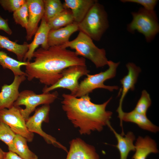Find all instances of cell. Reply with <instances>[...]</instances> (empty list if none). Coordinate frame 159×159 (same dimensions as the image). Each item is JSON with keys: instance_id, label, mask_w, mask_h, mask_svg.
Here are the masks:
<instances>
[{"instance_id": "obj_4", "label": "cell", "mask_w": 159, "mask_h": 159, "mask_svg": "<svg viewBox=\"0 0 159 159\" xmlns=\"http://www.w3.org/2000/svg\"><path fill=\"white\" fill-rule=\"evenodd\" d=\"M61 46L74 50L77 55L88 59L97 68L107 64L108 60L105 49L98 47L92 39L82 32L80 31L74 39Z\"/></svg>"}, {"instance_id": "obj_20", "label": "cell", "mask_w": 159, "mask_h": 159, "mask_svg": "<svg viewBox=\"0 0 159 159\" xmlns=\"http://www.w3.org/2000/svg\"><path fill=\"white\" fill-rule=\"evenodd\" d=\"M108 126L113 133L117 140V144L115 147L119 151L120 159H127L130 152L135 150V146L133 143L135 137L134 134L131 131H129L124 136L117 132L110 124Z\"/></svg>"}, {"instance_id": "obj_33", "label": "cell", "mask_w": 159, "mask_h": 159, "mask_svg": "<svg viewBox=\"0 0 159 159\" xmlns=\"http://www.w3.org/2000/svg\"><path fill=\"white\" fill-rule=\"evenodd\" d=\"M5 152L0 148V159H4Z\"/></svg>"}, {"instance_id": "obj_13", "label": "cell", "mask_w": 159, "mask_h": 159, "mask_svg": "<svg viewBox=\"0 0 159 159\" xmlns=\"http://www.w3.org/2000/svg\"><path fill=\"white\" fill-rule=\"evenodd\" d=\"M24 75L14 76L12 83L9 85H4L0 92V109H9L13 106L18 99L20 85L26 79Z\"/></svg>"}, {"instance_id": "obj_3", "label": "cell", "mask_w": 159, "mask_h": 159, "mask_svg": "<svg viewBox=\"0 0 159 159\" xmlns=\"http://www.w3.org/2000/svg\"><path fill=\"white\" fill-rule=\"evenodd\" d=\"M78 26L80 31L92 40L100 41L109 27L108 15L104 6L96 1Z\"/></svg>"}, {"instance_id": "obj_19", "label": "cell", "mask_w": 159, "mask_h": 159, "mask_svg": "<svg viewBox=\"0 0 159 159\" xmlns=\"http://www.w3.org/2000/svg\"><path fill=\"white\" fill-rule=\"evenodd\" d=\"M135 145V153L132 159H146L150 154L157 153L159 151L155 141L149 136H139Z\"/></svg>"}, {"instance_id": "obj_8", "label": "cell", "mask_w": 159, "mask_h": 159, "mask_svg": "<svg viewBox=\"0 0 159 159\" xmlns=\"http://www.w3.org/2000/svg\"><path fill=\"white\" fill-rule=\"evenodd\" d=\"M90 72L86 65H76L69 67L62 71V77L55 83L49 87L45 86L43 93L50 92L55 89L62 88L69 90L70 95L74 96L79 88L78 80L81 77Z\"/></svg>"}, {"instance_id": "obj_9", "label": "cell", "mask_w": 159, "mask_h": 159, "mask_svg": "<svg viewBox=\"0 0 159 159\" xmlns=\"http://www.w3.org/2000/svg\"><path fill=\"white\" fill-rule=\"evenodd\" d=\"M50 110L49 105H44L36 109L34 115L29 117L26 120V127L30 132L37 133L42 137L47 143L61 148L67 153L68 151L65 147L57 141L55 138L47 134L42 130V123L49 122Z\"/></svg>"}, {"instance_id": "obj_27", "label": "cell", "mask_w": 159, "mask_h": 159, "mask_svg": "<svg viewBox=\"0 0 159 159\" xmlns=\"http://www.w3.org/2000/svg\"><path fill=\"white\" fill-rule=\"evenodd\" d=\"M28 16L29 10L26 1L13 13V18L15 23L26 29L27 27Z\"/></svg>"}, {"instance_id": "obj_26", "label": "cell", "mask_w": 159, "mask_h": 159, "mask_svg": "<svg viewBox=\"0 0 159 159\" xmlns=\"http://www.w3.org/2000/svg\"><path fill=\"white\" fill-rule=\"evenodd\" d=\"M16 135L9 125L0 122V140L7 145L9 151L13 146Z\"/></svg>"}, {"instance_id": "obj_24", "label": "cell", "mask_w": 159, "mask_h": 159, "mask_svg": "<svg viewBox=\"0 0 159 159\" xmlns=\"http://www.w3.org/2000/svg\"><path fill=\"white\" fill-rule=\"evenodd\" d=\"M74 22L71 11L65 9L47 22L50 30L56 29L64 27Z\"/></svg>"}, {"instance_id": "obj_18", "label": "cell", "mask_w": 159, "mask_h": 159, "mask_svg": "<svg viewBox=\"0 0 159 159\" xmlns=\"http://www.w3.org/2000/svg\"><path fill=\"white\" fill-rule=\"evenodd\" d=\"M119 118L122 127L124 121L135 123L141 129L153 133H156L159 130V127L154 124L146 115L138 113L133 110L129 112H123Z\"/></svg>"}, {"instance_id": "obj_30", "label": "cell", "mask_w": 159, "mask_h": 159, "mask_svg": "<svg viewBox=\"0 0 159 159\" xmlns=\"http://www.w3.org/2000/svg\"><path fill=\"white\" fill-rule=\"evenodd\" d=\"M123 3H133L140 4L143 6V8L149 11H153L156 5L157 0H121Z\"/></svg>"}, {"instance_id": "obj_10", "label": "cell", "mask_w": 159, "mask_h": 159, "mask_svg": "<svg viewBox=\"0 0 159 159\" xmlns=\"http://www.w3.org/2000/svg\"><path fill=\"white\" fill-rule=\"evenodd\" d=\"M21 108L13 105L9 109H0V122L7 125L16 134L25 138L27 142H30L33 141L34 135L26 127V120L21 112Z\"/></svg>"}, {"instance_id": "obj_7", "label": "cell", "mask_w": 159, "mask_h": 159, "mask_svg": "<svg viewBox=\"0 0 159 159\" xmlns=\"http://www.w3.org/2000/svg\"><path fill=\"white\" fill-rule=\"evenodd\" d=\"M58 96V93L57 91L52 93H43L37 94L33 91L25 90L19 93V97L13 105L25 106L24 109L21 108L20 111L26 121L37 106L41 105H49L53 103Z\"/></svg>"}, {"instance_id": "obj_21", "label": "cell", "mask_w": 159, "mask_h": 159, "mask_svg": "<svg viewBox=\"0 0 159 159\" xmlns=\"http://www.w3.org/2000/svg\"><path fill=\"white\" fill-rule=\"evenodd\" d=\"M29 44L24 42L19 44L12 41L7 37L0 35V48L5 49L14 54L18 60L23 62V59L28 50Z\"/></svg>"}, {"instance_id": "obj_11", "label": "cell", "mask_w": 159, "mask_h": 159, "mask_svg": "<svg viewBox=\"0 0 159 159\" xmlns=\"http://www.w3.org/2000/svg\"><path fill=\"white\" fill-rule=\"evenodd\" d=\"M29 10L28 23L26 29L27 41L30 40L38 28V24L44 12L43 0H26Z\"/></svg>"}, {"instance_id": "obj_14", "label": "cell", "mask_w": 159, "mask_h": 159, "mask_svg": "<svg viewBox=\"0 0 159 159\" xmlns=\"http://www.w3.org/2000/svg\"><path fill=\"white\" fill-rule=\"evenodd\" d=\"M126 67L128 70V73L120 80L122 88L120 92L121 94L119 106L116 110L118 113V117L123 112L122 109L123 100L129 90H134L135 85L139 74L141 71L140 68L132 62L128 63L126 64Z\"/></svg>"}, {"instance_id": "obj_2", "label": "cell", "mask_w": 159, "mask_h": 159, "mask_svg": "<svg viewBox=\"0 0 159 159\" xmlns=\"http://www.w3.org/2000/svg\"><path fill=\"white\" fill-rule=\"evenodd\" d=\"M62 97V109L81 135H89L94 131L101 132L104 127L110 124L112 112L106 109L112 97L102 104H96L91 101L89 94L77 97L64 93Z\"/></svg>"}, {"instance_id": "obj_28", "label": "cell", "mask_w": 159, "mask_h": 159, "mask_svg": "<svg viewBox=\"0 0 159 159\" xmlns=\"http://www.w3.org/2000/svg\"><path fill=\"white\" fill-rule=\"evenodd\" d=\"M151 104V100L149 94L146 90H143L133 110L138 113L146 115L147 110Z\"/></svg>"}, {"instance_id": "obj_15", "label": "cell", "mask_w": 159, "mask_h": 159, "mask_svg": "<svg viewBox=\"0 0 159 159\" xmlns=\"http://www.w3.org/2000/svg\"><path fill=\"white\" fill-rule=\"evenodd\" d=\"M50 29L47 22L43 17L39 27L34 35L33 41L29 44L28 50L25 54L23 62H30L33 58V54L39 45L44 49L49 47L48 44V36Z\"/></svg>"}, {"instance_id": "obj_6", "label": "cell", "mask_w": 159, "mask_h": 159, "mask_svg": "<svg viewBox=\"0 0 159 159\" xmlns=\"http://www.w3.org/2000/svg\"><path fill=\"white\" fill-rule=\"evenodd\" d=\"M120 62H115L111 60H108V69L106 71L94 74H87V77L81 81L76 93L74 96L79 97L89 94L93 91L98 88H102L112 91L118 89L117 86H110L104 84L107 80L113 78L116 75L117 67Z\"/></svg>"}, {"instance_id": "obj_17", "label": "cell", "mask_w": 159, "mask_h": 159, "mask_svg": "<svg viewBox=\"0 0 159 159\" xmlns=\"http://www.w3.org/2000/svg\"><path fill=\"white\" fill-rule=\"evenodd\" d=\"M96 0H65L63 4L65 9L71 11L74 22L78 24L84 19Z\"/></svg>"}, {"instance_id": "obj_5", "label": "cell", "mask_w": 159, "mask_h": 159, "mask_svg": "<svg viewBox=\"0 0 159 159\" xmlns=\"http://www.w3.org/2000/svg\"><path fill=\"white\" fill-rule=\"evenodd\" d=\"M131 13L132 19L127 25V30L132 34L137 31L144 36L146 42H151L159 32L158 20L155 11L142 7Z\"/></svg>"}, {"instance_id": "obj_1", "label": "cell", "mask_w": 159, "mask_h": 159, "mask_svg": "<svg viewBox=\"0 0 159 159\" xmlns=\"http://www.w3.org/2000/svg\"><path fill=\"white\" fill-rule=\"evenodd\" d=\"M33 57L34 61L25 66L26 77L29 81L37 79L46 86L57 82L65 69L74 65H86L85 58L61 46L40 48L34 52Z\"/></svg>"}, {"instance_id": "obj_31", "label": "cell", "mask_w": 159, "mask_h": 159, "mask_svg": "<svg viewBox=\"0 0 159 159\" xmlns=\"http://www.w3.org/2000/svg\"><path fill=\"white\" fill-rule=\"evenodd\" d=\"M0 30L4 31L10 35L12 33V31L8 25V20L4 19L0 16Z\"/></svg>"}, {"instance_id": "obj_12", "label": "cell", "mask_w": 159, "mask_h": 159, "mask_svg": "<svg viewBox=\"0 0 159 159\" xmlns=\"http://www.w3.org/2000/svg\"><path fill=\"white\" fill-rule=\"evenodd\" d=\"M69 144V150L65 159H100L95 147L80 138L72 139Z\"/></svg>"}, {"instance_id": "obj_32", "label": "cell", "mask_w": 159, "mask_h": 159, "mask_svg": "<svg viewBox=\"0 0 159 159\" xmlns=\"http://www.w3.org/2000/svg\"><path fill=\"white\" fill-rule=\"evenodd\" d=\"M4 159H23L15 153L10 151L5 152Z\"/></svg>"}, {"instance_id": "obj_25", "label": "cell", "mask_w": 159, "mask_h": 159, "mask_svg": "<svg viewBox=\"0 0 159 159\" xmlns=\"http://www.w3.org/2000/svg\"><path fill=\"white\" fill-rule=\"evenodd\" d=\"M44 12L43 17L47 22L64 10L63 4L59 0H43Z\"/></svg>"}, {"instance_id": "obj_23", "label": "cell", "mask_w": 159, "mask_h": 159, "mask_svg": "<svg viewBox=\"0 0 159 159\" xmlns=\"http://www.w3.org/2000/svg\"><path fill=\"white\" fill-rule=\"evenodd\" d=\"M29 62H21L10 57L2 51H0V65L4 69H8L11 70L14 76L24 75L26 74L21 69L22 66H26Z\"/></svg>"}, {"instance_id": "obj_29", "label": "cell", "mask_w": 159, "mask_h": 159, "mask_svg": "<svg viewBox=\"0 0 159 159\" xmlns=\"http://www.w3.org/2000/svg\"><path fill=\"white\" fill-rule=\"evenodd\" d=\"M26 1V0H0V4L5 10L14 12Z\"/></svg>"}, {"instance_id": "obj_22", "label": "cell", "mask_w": 159, "mask_h": 159, "mask_svg": "<svg viewBox=\"0 0 159 159\" xmlns=\"http://www.w3.org/2000/svg\"><path fill=\"white\" fill-rule=\"evenodd\" d=\"M27 140L22 136L16 134L13 146L9 151L14 153L23 159H38V157L29 148Z\"/></svg>"}, {"instance_id": "obj_16", "label": "cell", "mask_w": 159, "mask_h": 159, "mask_svg": "<svg viewBox=\"0 0 159 159\" xmlns=\"http://www.w3.org/2000/svg\"><path fill=\"white\" fill-rule=\"evenodd\" d=\"M79 30L78 24L75 22L56 29L50 30L48 34L49 47L61 46L69 41L71 35Z\"/></svg>"}]
</instances>
